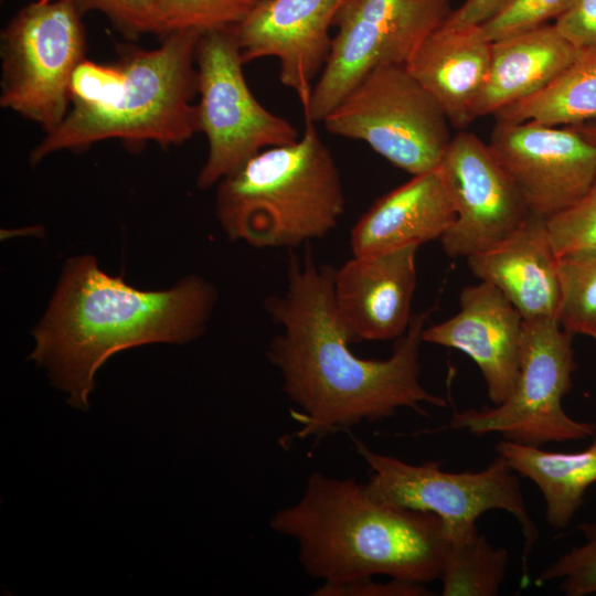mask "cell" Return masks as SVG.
I'll use <instances>...</instances> for the list:
<instances>
[{
	"instance_id": "6da1fadb",
	"label": "cell",
	"mask_w": 596,
	"mask_h": 596,
	"mask_svg": "<svg viewBox=\"0 0 596 596\" xmlns=\"http://www.w3.org/2000/svg\"><path fill=\"white\" fill-rule=\"evenodd\" d=\"M334 267L317 264L310 252L291 255L286 289L270 295L264 308L280 331L266 356L281 376V390L300 412V428L281 443L315 441L376 422L407 407L427 416L423 404L445 407L444 397L419 382V347L429 311L413 315L406 332L385 360L356 356V342L333 298Z\"/></svg>"
},
{
	"instance_id": "7a4b0ae2",
	"label": "cell",
	"mask_w": 596,
	"mask_h": 596,
	"mask_svg": "<svg viewBox=\"0 0 596 596\" xmlns=\"http://www.w3.org/2000/svg\"><path fill=\"white\" fill-rule=\"evenodd\" d=\"M216 291L190 276L143 291L102 272L91 256L70 259L47 311L33 331L31 354L68 403L87 408L96 371L114 353L153 342L185 343L202 334Z\"/></svg>"
},
{
	"instance_id": "3957f363",
	"label": "cell",
	"mask_w": 596,
	"mask_h": 596,
	"mask_svg": "<svg viewBox=\"0 0 596 596\" xmlns=\"http://www.w3.org/2000/svg\"><path fill=\"white\" fill-rule=\"evenodd\" d=\"M269 525L297 543L305 572L328 584L376 575L427 584L439 578L449 544L436 514L379 502L365 485L318 471Z\"/></svg>"
},
{
	"instance_id": "277c9868",
	"label": "cell",
	"mask_w": 596,
	"mask_h": 596,
	"mask_svg": "<svg viewBox=\"0 0 596 596\" xmlns=\"http://www.w3.org/2000/svg\"><path fill=\"white\" fill-rule=\"evenodd\" d=\"M202 32L162 35L159 47L125 45L114 64L84 60L73 73L71 108L62 124L32 150L36 163L62 149H84L117 138L128 145H180L200 131L196 46Z\"/></svg>"
},
{
	"instance_id": "5b68a950",
	"label": "cell",
	"mask_w": 596,
	"mask_h": 596,
	"mask_svg": "<svg viewBox=\"0 0 596 596\" xmlns=\"http://www.w3.org/2000/svg\"><path fill=\"white\" fill-rule=\"evenodd\" d=\"M344 210L340 171L311 121L296 141L260 151L222 179L216 193L226 234L260 248L322 238Z\"/></svg>"
},
{
	"instance_id": "8992f818",
	"label": "cell",
	"mask_w": 596,
	"mask_h": 596,
	"mask_svg": "<svg viewBox=\"0 0 596 596\" xmlns=\"http://www.w3.org/2000/svg\"><path fill=\"white\" fill-rule=\"evenodd\" d=\"M355 450L370 467L365 485L379 502L436 514L449 542L471 538L479 532L477 520L483 513L502 510L518 522L523 538L522 579L529 578L530 555L540 538L525 505L518 473L497 456L478 471L451 472L441 461L413 465L371 450L353 437Z\"/></svg>"
},
{
	"instance_id": "52a82bcc",
	"label": "cell",
	"mask_w": 596,
	"mask_h": 596,
	"mask_svg": "<svg viewBox=\"0 0 596 596\" xmlns=\"http://www.w3.org/2000/svg\"><path fill=\"white\" fill-rule=\"evenodd\" d=\"M573 333L558 318L523 320L519 374L505 401L492 407L454 411L447 428L542 447L596 435V423L577 421L563 408L576 370Z\"/></svg>"
},
{
	"instance_id": "ba28073f",
	"label": "cell",
	"mask_w": 596,
	"mask_h": 596,
	"mask_svg": "<svg viewBox=\"0 0 596 596\" xmlns=\"http://www.w3.org/2000/svg\"><path fill=\"white\" fill-rule=\"evenodd\" d=\"M412 175L435 170L451 139L449 120L405 65L371 71L322 120Z\"/></svg>"
},
{
	"instance_id": "9c48e42d",
	"label": "cell",
	"mask_w": 596,
	"mask_h": 596,
	"mask_svg": "<svg viewBox=\"0 0 596 596\" xmlns=\"http://www.w3.org/2000/svg\"><path fill=\"white\" fill-rule=\"evenodd\" d=\"M235 26L202 32L196 46L199 126L209 145L198 178L202 189L260 151L300 137L289 120L265 108L249 89Z\"/></svg>"
},
{
	"instance_id": "30bf717a",
	"label": "cell",
	"mask_w": 596,
	"mask_h": 596,
	"mask_svg": "<svg viewBox=\"0 0 596 596\" xmlns=\"http://www.w3.org/2000/svg\"><path fill=\"white\" fill-rule=\"evenodd\" d=\"M81 15L73 0H39L20 10L1 33L0 104L46 134L66 117L71 79L85 60Z\"/></svg>"
},
{
	"instance_id": "8fae6325",
	"label": "cell",
	"mask_w": 596,
	"mask_h": 596,
	"mask_svg": "<svg viewBox=\"0 0 596 596\" xmlns=\"http://www.w3.org/2000/svg\"><path fill=\"white\" fill-rule=\"evenodd\" d=\"M450 12L448 0H343L305 121L322 123L374 68L405 65Z\"/></svg>"
},
{
	"instance_id": "7c38bea8",
	"label": "cell",
	"mask_w": 596,
	"mask_h": 596,
	"mask_svg": "<svg viewBox=\"0 0 596 596\" xmlns=\"http://www.w3.org/2000/svg\"><path fill=\"white\" fill-rule=\"evenodd\" d=\"M437 170L456 217L440 237L449 257H469L511 235L530 215L489 145L470 131L451 137Z\"/></svg>"
},
{
	"instance_id": "4fadbf2b",
	"label": "cell",
	"mask_w": 596,
	"mask_h": 596,
	"mask_svg": "<svg viewBox=\"0 0 596 596\" xmlns=\"http://www.w3.org/2000/svg\"><path fill=\"white\" fill-rule=\"evenodd\" d=\"M488 145L530 214L562 212L596 179V148L573 126L496 120Z\"/></svg>"
},
{
	"instance_id": "5bb4252c",
	"label": "cell",
	"mask_w": 596,
	"mask_h": 596,
	"mask_svg": "<svg viewBox=\"0 0 596 596\" xmlns=\"http://www.w3.org/2000/svg\"><path fill=\"white\" fill-rule=\"evenodd\" d=\"M343 0H258L235 26L244 63L275 57L279 79L309 107L332 43L330 29Z\"/></svg>"
},
{
	"instance_id": "9a60e30c",
	"label": "cell",
	"mask_w": 596,
	"mask_h": 596,
	"mask_svg": "<svg viewBox=\"0 0 596 596\" xmlns=\"http://www.w3.org/2000/svg\"><path fill=\"white\" fill-rule=\"evenodd\" d=\"M459 311L425 327L423 342L456 349L478 366L493 405L508 398L519 374L523 318L494 286L486 281L460 291Z\"/></svg>"
},
{
	"instance_id": "2e32d148",
	"label": "cell",
	"mask_w": 596,
	"mask_h": 596,
	"mask_svg": "<svg viewBox=\"0 0 596 596\" xmlns=\"http://www.w3.org/2000/svg\"><path fill=\"white\" fill-rule=\"evenodd\" d=\"M418 246L355 256L334 269L333 298L355 341L396 340L412 320Z\"/></svg>"
},
{
	"instance_id": "e0dca14e",
	"label": "cell",
	"mask_w": 596,
	"mask_h": 596,
	"mask_svg": "<svg viewBox=\"0 0 596 596\" xmlns=\"http://www.w3.org/2000/svg\"><path fill=\"white\" fill-rule=\"evenodd\" d=\"M466 259L471 273L498 288L523 320L558 318V258L546 219L530 214L505 240Z\"/></svg>"
},
{
	"instance_id": "ac0fdd59",
	"label": "cell",
	"mask_w": 596,
	"mask_h": 596,
	"mask_svg": "<svg viewBox=\"0 0 596 596\" xmlns=\"http://www.w3.org/2000/svg\"><path fill=\"white\" fill-rule=\"evenodd\" d=\"M456 217L437 170L413 175L379 198L350 233L352 255H370L440 240Z\"/></svg>"
},
{
	"instance_id": "d6986e66",
	"label": "cell",
	"mask_w": 596,
	"mask_h": 596,
	"mask_svg": "<svg viewBox=\"0 0 596 596\" xmlns=\"http://www.w3.org/2000/svg\"><path fill=\"white\" fill-rule=\"evenodd\" d=\"M490 58L491 42L479 25L454 28L441 23L405 66L438 103L449 123L462 129L476 119L475 107Z\"/></svg>"
},
{
	"instance_id": "ffe728a7",
	"label": "cell",
	"mask_w": 596,
	"mask_h": 596,
	"mask_svg": "<svg viewBox=\"0 0 596 596\" xmlns=\"http://www.w3.org/2000/svg\"><path fill=\"white\" fill-rule=\"evenodd\" d=\"M578 52L549 23L491 42L489 71L475 107L476 118L493 116L540 91Z\"/></svg>"
},
{
	"instance_id": "44dd1931",
	"label": "cell",
	"mask_w": 596,
	"mask_h": 596,
	"mask_svg": "<svg viewBox=\"0 0 596 596\" xmlns=\"http://www.w3.org/2000/svg\"><path fill=\"white\" fill-rule=\"evenodd\" d=\"M496 451L519 476L538 487L550 526L556 531L567 529L586 491L596 483V435L587 448L573 453L550 451L503 438Z\"/></svg>"
},
{
	"instance_id": "7402d4cb",
	"label": "cell",
	"mask_w": 596,
	"mask_h": 596,
	"mask_svg": "<svg viewBox=\"0 0 596 596\" xmlns=\"http://www.w3.org/2000/svg\"><path fill=\"white\" fill-rule=\"evenodd\" d=\"M496 120L576 126L596 120V47L582 50L549 84L493 115Z\"/></svg>"
},
{
	"instance_id": "603a6c76",
	"label": "cell",
	"mask_w": 596,
	"mask_h": 596,
	"mask_svg": "<svg viewBox=\"0 0 596 596\" xmlns=\"http://www.w3.org/2000/svg\"><path fill=\"white\" fill-rule=\"evenodd\" d=\"M509 553L493 546L479 532L471 538L449 542L438 579L443 596H496L504 582Z\"/></svg>"
},
{
	"instance_id": "cb8c5ba5",
	"label": "cell",
	"mask_w": 596,
	"mask_h": 596,
	"mask_svg": "<svg viewBox=\"0 0 596 596\" xmlns=\"http://www.w3.org/2000/svg\"><path fill=\"white\" fill-rule=\"evenodd\" d=\"M557 270L562 328L596 340V255L560 258Z\"/></svg>"
},
{
	"instance_id": "d4e9b609",
	"label": "cell",
	"mask_w": 596,
	"mask_h": 596,
	"mask_svg": "<svg viewBox=\"0 0 596 596\" xmlns=\"http://www.w3.org/2000/svg\"><path fill=\"white\" fill-rule=\"evenodd\" d=\"M167 33L195 29L201 32L237 25L258 0H152ZM166 33V34H167Z\"/></svg>"
},
{
	"instance_id": "484cf974",
	"label": "cell",
	"mask_w": 596,
	"mask_h": 596,
	"mask_svg": "<svg viewBox=\"0 0 596 596\" xmlns=\"http://www.w3.org/2000/svg\"><path fill=\"white\" fill-rule=\"evenodd\" d=\"M546 227L558 259L596 255V179L579 200L546 219Z\"/></svg>"
},
{
	"instance_id": "4316f807",
	"label": "cell",
	"mask_w": 596,
	"mask_h": 596,
	"mask_svg": "<svg viewBox=\"0 0 596 596\" xmlns=\"http://www.w3.org/2000/svg\"><path fill=\"white\" fill-rule=\"evenodd\" d=\"M579 530L584 542L546 565L536 576V584L557 582L565 596L596 594V522L583 523Z\"/></svg>"
},
{
	"instance_id": "83f0119b",
	"label": "cell",
	"mask_w": 596,
	"mask_h": 596,
	"mask_svg": "<svg viewBox=\"0 0 596 596\" xmlns=\"http://www.w3.org/2000/svg\"><path fill=\"white\" fill-rule=\"evenodd\" d=\"M81 14L91 10L104 13L125 38L142 34L164 35L166 24L152 0H73Z\"/></svg>"
},
{
	"instance_id": "f1b7e54d",
	"label": "cell",
	"mask_w": 596,
	"mask_h": 596,
	"mask_svg": "<svg viewBox=\"0 0 596 596\" xmlns=\"http://www.w3.org/2000/svg\"><path fill=\"white\" fill-rule=\"evenodd\" d=\"M571 2L572 0H511L479 26L483 36L493 42L555 20Z\"/></svg>"
},
{
	"instance_id": "f546056e",
	"label": "cell",
	"mask_w": 596,
	"mask_h": 596,
	"mask_svg": "<svg viewBox=\"0 0 596 596\" xmlns=\"http://www.w3.org/2000/svg\"><path fill=\"white\" fill-rule=\"evenodd\" d=\"M553 25L575 49H595L596 0H572Z\"/></svg>"
},
{
	"instance_id": "4dcf8cb0",
	"label": "cell",
	"mask_w": 596,
	"mask_h": 596,
	"mask_svg": "<svg viewBox=\"0 0 596 596\" xmlns=\"http://www.w3.org/2000/svg\"><path fill=\"white\" fill-rule=\"evenodd\" d=\"M315 596H426L430 592L425 584L391 578L387 583L365 577L344 584L323 583Z\"/></svg>"
},
{
	"instance_id": "1f68e13d",
	"label": "cell",
	"mask_w": 596,
	"mask_h": 596,
	"mask_svg": "<svg viewBox=\"0 0 596 596\" xmlns=\"http://www.w3.org/2000/svg\"><path fill=\"white\" fill-rule=\"evenodd\" d=\"M510 1L465 0L459 8L451 10L443 23L454 28L481 25L503 9Z\"/></svg>"
},
{
	"instance_id": "d6a6232c",
	"label": "cell",
	"mask_w": 596,
	"mask_h": 596,
	"mask_svg": "<svg viewBox=\"0 0 596 596\" xmlns=\"http://www.w3.org/2000/svg\"><path fill=\"white\" fill-rule=\"evenodd\" d=\"M590 145L596 148V120L573 126Z\"/></svg>"
},
{
	"instance_id": "836d02e7",
	"label": "cell",
	"mask_w": 596,
	"mask_h": 596,
	"mask_svg": "<svg viewBox=\"0 0 596 596\" xmlns=\"http://www.w3.org/2000/svg\"><path fill=\"white\" fill-rule=\"evenodd\" d=\"M40 1H42V2H50L51 0H40Z\"/></svg>"
}]
</instances>
